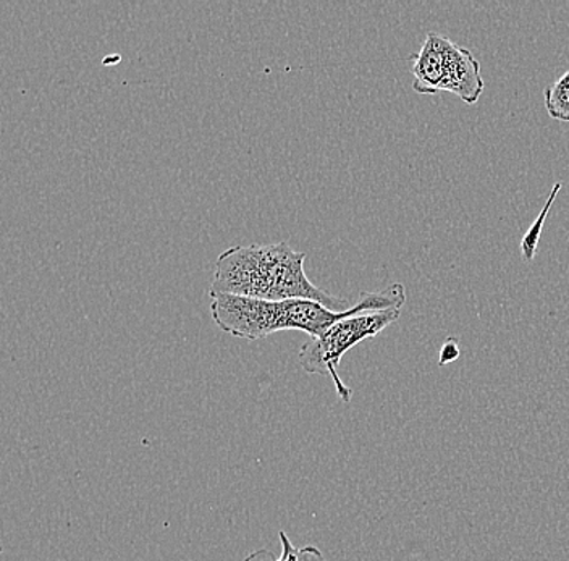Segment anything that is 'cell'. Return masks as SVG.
<instances>
[{"mask_svg":"<svg viewBox=\"0 0 569 561\" xmlns=\"http://www.w3.org/2000/svg\"><path fill=\"white\" fill-rule=\"evenodd\" d=\"M405 303L407 289L403 283H393L380 291L359 294L358 303L343 312L332 311L311 300L267 301L234 294H217L212 298L211 314L213 322L222 332L238 339H266L284 330H300L312 339H318L343 319L366 312L401 309Z\"/></svg>","mask_w":569,"mask_h":561,"instance_id":"6da1fadb","label":"cell"},{"mask_svg":"<svg viewBox=\"0 0 569 561\" xmlns=\"http://www.w3.org/2000/svg\"><path fill=\"white\" fill-rule=\"evenodd\" d=\"M305 261L306 254L298 253L284 241L266 247H231L217 258L209 297L234 294L267 301L311 300L337 312L353 308L345 298L318 289L306 277Z\"/></svg>","mask_w":569,"mask_h":561,"instance_id":"7a4b0ae2","label":"cell"},{"mask_svg":"<svg viewBox=\"0 0 569 561\" xmlns=\"http://www.w3.org/2000/svg\"><path fill=\"white\" fill-rule=\"evenodd\" d=\"M412 60V90L418 94L451 92L466 104H476L482 96L486 83L479 60L450 38L427 33Z\"/></svg>","mask_w":569,"mask_h":561,"instance_id":"3957f363","label":"cell"},{"mask_svg":"<svg viewBox=\"0 0 569 561\" xmlns=\"http://www.w3.org/2000/svg\"><path fill=\"white\" fill-rule=\"evenodd\" d=\"M400 314L401 309H387V311L366 312V314L343 319L330 327L318 339H311L302 344L298 353L302 371L332 379L338 397L343 403H350L353 390L341 381L337 371L341 358L353 350L356 344L373 339L387 327L395 324Z\"/></svg>","mask_w":569,"mask_h":561,"instance_id":"277c9868","label":"cell"},{"mask_svg":"<svg viewBox=\"0 0 569 561\" xmlns=\"http://www.w3.org/2000/svg\"><path fill=\"white\" fill-rule=\"evenodd\" d=\"M279 538L280 543H282V553L279 557L273 555L270 550L262 549L249 553L243 561H327L318 547H295L284 531H280Z\"/></svg>","mask_w":569,"mask_h":561,"instance_id":"5b68a950","label":"cell"},{"mask_svg":"<svg viewBox=\"0 0 569 561\" xmlns=\"http://www.w3.org/2000/svg\"><path fill=\"white\" fill-rule=\"evenodd\" d=\"M543 98L551 119L569 123V72L549 84L543 91Z\"/></svg>","mask_w":569,"mask_h":561,"instance_id":"8992f818","label":"cell"},{"mask_svg":"<svg viewBox=\"0 0 569 561\" xmlns=\"http://www.w3.org/2000/svg\"><path fill=\"white\" fill-rule=\"evenodd\" d=\"M561 190V183H555L553 190H551L549 200L543 206L542 212L539 218L533 220L531 227H529L528 233L521 241V253L525 261H532L536 256L537 244H539L540 236H542L543 223H546L547 216H549L551 204H553L555 198H557L558 191Z\"/></svg>","mask_w":569,"mask_h":561,"instance_id":"52a82bcc","label":"cell"},{"mask_svg":"<svg viewBox=\"0 0 569 561\" xmlns=\"http://www.w3.org/2000/svg\"><path fill=\"white\" fill-rule=\"evenodd\" d=\"M458 357H460V350H458L457 339L448 337L447 342H445L442 347V351H440V365L448 364V362L457 360Z\"/></svg>","mask_w":569,"mask_h":561,"instance_id":"ba28073f","label":"cell"}]
</instances>
